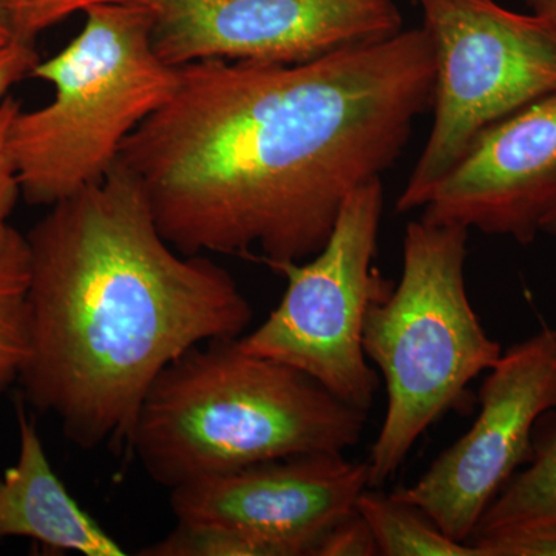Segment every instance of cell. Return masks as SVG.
I'll use <instances>...</instances> for the list:
<instances>
[{
	"label": "cell",
	"mask_w": 556,
	"mask_h": 556,
	"mask_svg": "<svg viewBox=\"0 0 556 556\" xmlns=\"http://www.w3.org/2000/svg\"><path fill=\"white\" fill-rule=\"evenodd\" d=\"M433 84L424 27L299 64L192 62L118 164L182 254L305 262L396 163Z\"/></svg>",
	"instance_id": "obj_1"
},
{
	"label": "cell",
	"mask_w": 556,
	"mask_h": 556,
	"mask_svg": "<svg viewBox=\"0 0 556 556\" xmlns=\"http://www.w3.org/2000/svg\"><path fill=\"white\" fill-rule=\"evenodd\" d=\"M33 407L79 448L129 455L146 394L186 351L239 339L254 311L207 255L164 239L123 167L50 206L25 236Z\"/></svg>",
	"instance_id": "obj_2"
},
{
	"label": "cell",
	"mask_w": 556,
	"mask_h": 556,
	"mask_svg": "<svg viewBox=\"0 0 556 556\" xmlns=\"http://www.w3.org/2000/svg\"><path fill=\"white\" fill-rule=\"evenodd\" d=\"M367 419L299 369L249 354L237 339L212 340L175 358L150 387L129 455L172 490L281 457L345 453Z\"/></svg>",
	"instance_id": "obj_3"
},
{
	"label": "cell",
	"mask_w": 556,
	"mask_h": 556,
	"mask_svg": "<svg viewBox=\"0 0 556 556\" xmlns=\"http://www.w3.org/2000/svg\"><path fill=\"white\" fill-rule=\"evenodd\" d=\"M78 35L39 61L31 78L49 83L53 98L21 109L10 142L21 195L53 206L101 181L119 160L127 138L174 93L178 67L153 46L149 3L87 11Z\"/></svg>",
	"instance_id": "obj_4"
},
{
	"label": "cell",
	"mask_w": 556,
	"mask_h": 556,
	"mask_svg": "<svg viewBox=\"0 0 556 556\" xmlns=\"http://www.w3.org/2000/svg\"><path fill=\"white\" fill-rule=\"evenodd\" d=\"M468 229L426 219L405 229L402 276L379 289L364 324V350L382 372L387 413L371 452L369 489L396 475L419 438L503 356L467 295Z\"/></svg>",
	"instance_id": "obj_5"
},
{
	"label": "cell",
	"mask_w": 556,
	"mask_h": 556,
	"mask_svg": "<svg viewBox=\"0 0 556 556\" xmlns=\"http://www.w3.org/2000/svg\"><path fill=\"white\" fill-rule=\"evenodd\" d=\"M434 61V119L399 197L424 207L475 138L530 102L556 93V22L495 0H416Z\"/></svg>",
	"instance_id": "obj_6"
},
{
	"label": "cell",
	"mask_w": 556,
	"mask_h": 556,
	"mask_svg": "<svg viewBox=\"0 0 556 556\" xmlns=\"http://www.w3.org/2000/svg\"><path fill=\"white\" fill-rule=\"evenodd\" d=\"M382 212V178L354 190L314 257L273 269L287 278L283 298L258 328L237 339L247 353L299 369L367 413L379 390L364 350V324L387 283L375 268Z\"/></svg>",
	"instance_id": "obj_7"
},
{
	"label": "cell",
	"mask_w": 556,
	"mask_h": 556,
	"mask_svg": "<svg viewBox=\"0 0 556 556\" xmlns=\"http://www.w3.org/2000/svg\"><path fill=\"white\" fill-rule=\"evenodd\" d=\"M486 372L470 430L415 484L391 492L460 543L470 541L486 507L529 463L538 420L556 408L555 329H540L511 346Z\"/></svg>",
	"instance_id": "obj_8"
},
{
	"label": "cell",
	"mask_w": 556,
	"mask_h": 556,
	"mask_svg": "<svg viewBox=\"0 0 556 556\" xmlns=\"http://www.w3.org/2000/svg\"><path fill=\"white\" fill-rule=\"evenodd\" d=\"M172 67L207 60L299 64L402 31L399 0H149Z\"/></svg>",
	"instance_id": "obj_9"
},
{
	"label": "cell",
	"mask_w": 556,
	"mask_h": 556,
	"mask_svg": "<svg viewBox=\"0 0 556 556\" xmlns=\"http://www.w3.org/2000/svg\"><path fill=\"white\" fill-rule=\"evenodd\" d=\"M367 489V463L311 453L186 482L170 490V508L177 522L229 527L305 556Z\"/></svg>",
	"instance_id": "obj_10"
},
{
	"label": "cell",
	"mask_w": 556,
	"mask_h": 556,
	"mask_svg": "<svg viewBox=\"0 0 556 556\" xmlns=\"http://www.w3.org/2000/svg\"><path fill=\"white\" fill-rule=\"evenodd\" d=\"M422 208L428 223L532 243L556 215V93L482 130Z\"/></svg>",
	"instance_id": "obj_11"
},
{
	"label": "cell",
	"mask_w": 556,
	"mask_h": 556,
	"mask_svg": "<svg viewBox=\"0 0 556 556\" xmlns=\"http://www.w3.org/2000/svg\"><path fill=\"white\" fill-rule=\"evenodd\" d=\"M20 455L0 473V540L27 538L50 551L124 556L126 551L70 495L51 467L35 419L17 407Z\"/></svg>",
	"instance_id": "obj_12"
},
{
	"label": "cell",
	"mask_w": 556,
	"mask_h": 556,
	"mask_svg": "<svg viewBox=\"0 0 556 556\" xmlns=\"http://www.w3.org/2000/svg\"><path fill=\"white\" fill-rule=\"evenodd\" d=\"M356 508L375 535L379 555L482 556L473 544L453 540L420 508L391 493L367 489Z\"/></svg>",
	"instance_id": "obj_13"
},
{
	"label": "cell",
	"mask_w": 556,
	"mask_h": 556,
	"mask_svg": "<svg viewBox=\"0 0 556 556\" xmlns=\"http://www.w3.org/2000/svg\"><path fill=\"white\" fill-rule=\"evenodd\" d=\"M28 247L14 232L0 251V393L20 380L30 353Z\"/></svg>",
	"instance_id": "obj_14"
},
{
	"label": "cell",
	"mask_w": 556,
	"mask_h": 556,
	"mask_svg": "<svg viewBox=\"0 0 556 556\" xmlns=\"http://www.w3.org/2000/svg\"><path fill=\"white\" fill-rule=\"evenodd\" d=\"M554 510H556V422L552 424L536 442H533L529 466L519 473H515L506 486L497 493L482 515L473 535Z\"/></svg>",
	"instance_id": "obj_15"
},
{
	"label": "cell",
	"mask_w": 556,
	"mask_h": 556,
	"mask_svg": "<svg viewBox=\"0 0 556 556\" xmlns=\"http://www.w3.org/2000/svg\"><path fill=\"white\" fill-rule=\"evenodd\" d=\"M142 556H287L262 538L229 527L186 525L139 552Z\"/></svg>",
	"instance_id": "obj_16"
},
{
	"label": "cell",
	"mask_w": 556,
	"mask_h": 556,
	"mask_svg": "<svg viewBox=\"0 0 556 556\" xmlns=\"http://www.w3.org/2000/svg\"><path fill=\"white\" fill-rule=\"evenodd\" d=\"M482 556H556V510L471 536Z\"/></svg>",
	"instance_id": "obj_17"
},
{
	"label": "cell",
	"mask_w": 556,
	"mask_h": 556,
	"mask_svg": "<svg viewBox=\"0 0 556 556\" xmlns=\"http://www.w3.org/2000/svg\"><path fill=\"white\" fill-rule=\"evenodd\" d=\"M121 3H149V0H0L13 35L31 42H36L40 33L50 30L73 14Z\"/></svg>",
	"instance_id": "obj_18"
},
{
	"label": "cell",
	"mask_w": 556,
	"mask_h": 556,
	"mask_svg": "<svg viewBox=\"0 0 556 556\" xmlns=\"http://www.w3.org/2000/svg\"><path fill=\"white\" fill-rule=\"evenodd\" d=\"M21 109V101L11 94L0 102V251L16 232L11 228L10 217L21 197V182L11 152L10 131L14 116Z\"/></svg>",
	"instance_id": "obj_19"
},
{
	"label": "cell",
	"mask_w": 556,
	"mask_h": 556,
	"mask_svg": "<svg viewBox=\"0 0 556 556\" xmlns=\"http://www.w3.org/2000/svg\"><path fill=\"white\" fill-rule=\"evenodd\" d=\"M379 555L375 535L368 522L358 514H353L336 522L318 540L314 556H376Z\"/></svg>",
	"instance_id": "obj_20"
},
{
	"label": "cell",
	"mask_w": 556,
	"mask_h": 556,
	"mask_svg": "<svg viewBox=\"0 0 556 556\" xmlns=\"http://www.w3.org/2000/svg\"><path fill=\"white\" fill-rule=\"evenodd\" d=\"M39 61L35 42L14 35H0V102L17 83L31 76Z\"/></svg>",
	"instance_id": "obj_21"
},
{
	"label": "cell",
	"mask_w": 556,
	"mask_h": 556,
	"mask_svg": "<svg viewBox=\"0 0 556 556\" xmlns=\"http://www.w3.org/2000/svg\"><path fill=\"white\" fill-rule=\"evenodd\" d=\"M532 13L556 22V0H525Z\"/></svg>",
	"instance_id": "obj_22"
},
{
	"label": "cell",
	"mask_w": 556,
	"mask_h": 556,
	"mask_svg": "<svg viewBox=\"0 0 556 556\" xmlns=\"http://www.w3.org/2000/svg\"><path fill=\"white\" fill-rule=\"evenodd\" d=\"M0 35H13L9 17H7L5 11L2 10V7H0Z\"/></svg>",
	"instance_id": "obj_23"
},
{
	"label": "cell",
	"mask_w": 556,
	"mask_h": 556,
	"mask_svg": "<svg viewBox=\"0 0 556 556\" xmlns=\"http://www.w3.org/2000/svg\"><path fill=\"white\" fill-rule=\"evenodd\" d=\"M543 232L552 233V236L556 237V215L552 217L544 226Z\"/></svg>",
	"instance_id": "obj_24"
}]
</instances>
